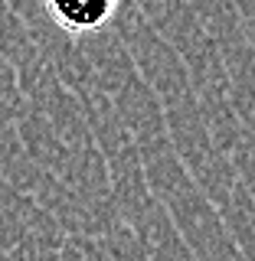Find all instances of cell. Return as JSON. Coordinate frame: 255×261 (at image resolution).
<instances>
[{"label":"cell","instance_id":"cell-1","mask_svg":"<svg viewBox=\"0 0 255 261\" xmlns=\"http://www.w3.org/2000/svg\"><path fill=\"white\" fill-rule=\"evenodd\" d=\"M46 7L65 33H98L108 27L118 0H46Z\"/></svg>","mask_w":255,"mask_h":261}]
</instances>
